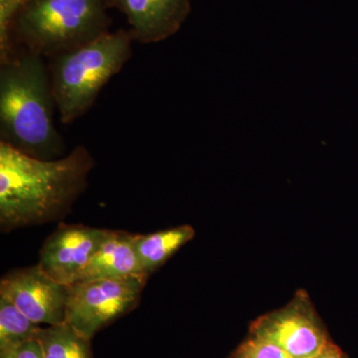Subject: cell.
Masks as SVG:
<instances>
[{
    "label": "cell",
    "mask_w": 358,
    "mask_h": 358,
    "mask_svg": "<svg viewBox=\"0 0 358 358\" xmlns=\"http://www.w3.org/2000/svg\"><path fill=\"white\" fill-rule=\"evenodd\" d=\"M94 166L84 145L59 159H39L0 143V230L64 218L86 190Z\"/></svg>",
    "instance_id": "obj_1"
},
{
    "label": "cell",
    "mask_w": 358,
    "mask_h": 358,
    "mask_svg": "<svg viewBox=\"0 0 358 358\" xmlns=\"http://www.w3.org/2000/svg\"><path fill=\"white\" fill-rule=\"evenodd\" d=\"M43 57L22 50L0 63V143L39 159L63 157L57 110Z\"/></svg>",
    "instance_id": "obj_2"
},
{
    "label": "cell",
    "mask_w": 358,
    "mask_h": 358,
    "mask_svg": "<svg viewBox=\"0 0 358 358\" xmlns=\"http://www.w3.org/2000/svg\"><path fill=\"white\" fill-rule=\"evenodd\" d=\"M107 0H29L13 16L9 36L22 50L49 59L110 32Z\"/></svg>",
    "instance_id": "obj_3"
},
{
    "label": "cell",
    "mask_w": 358,
    "mask_h": 358,
    "mask_svg": "<svg viewBox=\"0 0 358 358\" xmlns=\"http://www.w3.org/2000/svg\"><path fill=\"white\" fill-rule=\"evenodd\" d=\"M129 30L98 39L50 59L49 73L60 121L72 124L95 105L103 87L133 56Z\"/></svg>",
    "instance_id": "obj_4"
},
{
    "label": "cell",
    "mask_w": 358,
    "mask_h": 358,
    "mask_svg": "<svg viewBox=\"0 0 358 358\" xmlns=\"http://www.w3.org/2000/svg\"><path fill=\"white\" fill-rule=\"evenodd\" d=\"M148 280L134 277L70 285L65 322L87 338H93L103 327L138 305Z\"/></svg>",
    "instance_id": "obj_5"
},
{
    "label": "cell",
    "mask_w": 358,
    "mask_h": 358,
    "mask_svg": "<svg viewBox=\"0 0 358 358\" xmlns=\"http://www.w3.org/2000/svg\"><path fill=\"white\" fill-rule=\"evenodd\" d=\"M251 336L274 343L293 358H313L331 341L308 294L303 293L286 307L256 320Z\"/></svg>",
    "instance_id": "obj_6"
},
{
    "label": "cell",
    "mask_w": 358,
    "mask_h": 358,
    "mask_svg": "<svg viewBox=\"0 0 358 358\" xmlns=\"http://www.w3.org/2000/svg\"><path fill=\"white\" fill-rule=\"evenodd\" d=\"M0 296L38 324L66 322L68 286L45 274L38 265L11 271L0 281Z\"/></svg>",
    "instance_id": "obj_7"
},
{
    "label": "cell",
    "mask_w": 358,
    "mask_h": 358,
    "mask_svg": "<svg viewBox=\"0 0 358 358\" xmlns=\"http://www.w3.org/2000/svg\"><path fill=\"white\" fill-rule=\"evenodd\" d=\"M110 231L60 224L44 242L37 265L56 282L70 286L101 248Z\"/></svg>",
    "instance_id": "obj_8"
},
{
    "label": "cell",
    "mask_w": 358,
    "mask_h": 358,
    "mask_svg": "<svg viewBox=\"0 0 358 358\" xmlns=\"http://www.w3.org/2000/svg\"><path fill=\"white\" fill-rule=\"evenodd\" d=\"M127 17L134 41L154 44L173 36L190 13V0H107Z\"/></svg>",
    "instance_id": "obj_9"
},
{
    "label": "cell",
    "mask_w": 358,
    "mask_h": 358,
    "mask_svg": "<svg viewBox=\"0 0 358 358\" xmlns=\"http://www.w3.org/2000/svg\"><path fill=\"white\" fill-rule=\"evenodd\" d=\"M148 278L141 270L134 246V234L124 231L110 230L107 239L83 270L76 281Z\"/></svg>",
    "instance_id": "obj_10"
},
{
    "label": "cell",
    "mask_w": 358,
    "mask_h": 358,
    "mask_svg": "<svg viewBox=\"0 0 358 358\" xmlns=\"http://www.w3.org/2000/svg\"><path fill=\"white\" fill-rule=\"evenodd\" d=\"M195 230L182 225L145 235L134 234V246L143 274L150 275L159 270L181 247L192 241Z\"/></svg>",
    "instance_id": "obj_11"
},
{
    "label": "cell",
    "mask_w": 358,
    "mask_h": 358,
    "mask_svg": "<svg viewBox=\"0 0 358 358\" xmlns=\"http://www.w3.org/2000/svg\"><path fill=\"white\" fill-rule=\"evenodd\" d=\"M37 339L44 358H94L92 339L67 322L41 327Z\"/></svg>",
    "instance_id": "obj_12"
},
{
    "label": "cell",
    "mask_w": 358,
    "mask_h": 358,
    "mask_svg": "<svg viewBox=\"0 0 358 358\" xmlns=\"http://www.w3.org/2000/svg\"><path fill=\"white\" fill-rule=\"evenodd\" d=\"M41 327L0 296V352L37 339Z\"/></svg>",
    "instance_id": "obj_13"
},
{
    "label": "cell",
    "mask_w": 358,
    "mask_h": 358,
    "mask_svg": "<svg viewBox=\"0 0 358 358\" xmlns=\"http://www.w3.org/2000/svg\"><path fill=\"white\" fill-rule=\"evenodd\" d=\"M27 1L29 0H0V63L16 53L9 36V26L13 16Z\"/></svg>",
    "instance_id": "obj_14"
},
{
    "label": "cell",
    "mask_w": 358,
    "mask_h": 358,
    "mask_svg": "<svg viewBox=\"0 0 358 358\" xmlns=\"http://www.w3.org/2000/svg\"><path fill=\"white\" fill-rule=\"evenodd\" d=\"M230 358H293L279 346L251 336L237 348Z\"/></svg>",
    "instance_id": "obj_15"
},
{
    "label": "cell",
    "mask_w": 358,
    "mask_h": 358,
    "mask_svg": "<svg viewBox=\"0 0 358 358\" xmlns=\"http://www.w3.org/2000/svg\"><path fill=\"white\" fill-rule=\"evenodd\" d=\"M0 358H44V357L38 339H33L11 350L0 352Z\"/></svg>",
    "instance_id": "obj_16"
},
{
    "label": "cell",
    "mask_w": 358,
    "mask_h": 358,
    "mask_svg": "<svg viewBox=\"0 0 358 358\" xmlns=\"http://www.w3.org/2000/svg\"><path fill=\"white\" fill-rule=\"evenodd\" d=\"M313 358H350L345 355L338 345H334L333 341H329V343L315 357Z\"/></svg>",
    "instance_id": "obj_17"
}]
</instances>
